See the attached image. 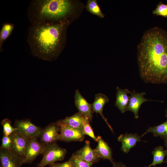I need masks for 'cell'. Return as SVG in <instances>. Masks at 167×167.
I'll list each match as a JSON object with an SVG mask.
<instances>
[{
  "label": "cell",
  "mask_w": 167,
  "mask_h": 167,
  "mask_svg": "<svg viewBox=\"0 0 167 167\" xmlns=\"http://www.w3.org/2000/svg\"><path fill=\"white\" fill-rule=\"evenodd\" d=\"M139 74L146 83H167V32L157 27L144 33L138 46Z\"/></svg>",
  "instance_id": "cell-1"
},
{
  "label": "cell",
  "mask_w": 167,
  "mask_h": 167,
  "mask_svg": "<svg viewBox=\"0 0 167 167\" xmlns=\"http://www.w3.org/2000/svg\"><path fill=\"white\" fill-rule=\"evenodd\" d=\"M68 23L69 21L32 23L27 41L32 55L46 61L52 60L57 57L62 48Z\"/></svg>",
  "instance_id": "cell-2"
},
{
  "label": "cell",
  "mask_w": 167,
  "mask_h": 167,
  "mask_svg": "<svg viewBox=\"0 0 167 167\" xmlns=\"http://www.w3.org/2000/svg\"><path fill=\"white\" fill-rule=\"evenodd\" d=\"M73 6L68 0H35L31 2L27 11L31 24L58 23L69 21Z\"/></svg>",
  "instance_id": "cell-3"
},
{
  "label": "cell",
  "mask_w": 167,
  "mask_h": 167,
  "mask_svg": "<svg viewBox=\"0 0 167 167\" xmlns=\"http://www.w3.org/2000/svg\"><path fill=\"white\" fill-rule=\"evenodd\" d=\"M66 153V150L62 148L56 142L46 145L43 157L36 167H45L58 161L64 160Z\"/></svg>",
  "instance_id": "cell-4"
},
{
  "label": "cell",
  "mask_w": 167,
  "mask_h": 167,
  "mask_svg": "<svg viewBox=\"0 0 167 167\" xmlns=\"http://www.w3.org/2000/svg\"><path fill=\"white\" fill-rule=\"evenodd\" d=\"M13 127L16 128L17 132L29 140L37 139L42 129L34 124L28 119L16 120Z\"/></svg>",
  "instance_id": "cell-5"
},
{
  "label": "cell",
  "mask_w": 167,
  "mask_h": 167,
  "mask_svg": "<svg viewBox=\"0 0 167 167\" xmlns=\"http://www.w3.org/2000/svg\"><path fill=\"white\" fill-rule=\"evenodd\" d=\"M60 127L58 123L53 122L42 129L39 138L40 141L46 146L59 140Z\"/></svg>",
  "instance_id": "cell-6"
},
{
  "label": "cell",
  "mask_w": 167,
  "mask_h": 167,
  "mask_svg": "<svg viewBox=\"0 0 167 167\" xmlns=\"http://www.w3.org/2000/svg\"><path fill=\"white\" fill-rule=\"evenodd\" d=\"M46 146L37 139L29 140L25 150L24 164H29L32 162L37 156L43 154Z\"/></svg>",
  "instance_id": "cell-7"
},
{
  "label": "cell",
  "mask_w": 167,
  "mask_h": 167,
  "mask_svg": "<svg viewBox=\"0 0 167 167\" xmlns=\"http://www.w3.org/2000/svg\"><path fill=\"white\" fill-rule=\"evenodd\" d=\"M60 127L59 140L67 142L82 141L85 138L82 131L57 121Z\"/></svg>",
  "instance_id": "cell-8"
},
{
  "label": "cell",
  "mask_w": 167,
  "mask_h": 167,
  "mask_svg": "<svg viewBox=\"0 0 167 167\" xmlns=\"http://www.w3.org/2000/svg\"><path fill=\"white\" fill-rule=\"evenodd\" d=\"M75 104L78 113L89 122L92 121L93 112L92 104L89 103L80 93L79 90L75 91Z\"/></svg>",
  "instance_id": "cell-9"
},
{
  "label": "cell",
  "mask_w": 167,
  "mask_h": 167,
  "mask_svg": "<svg viewBox=\"0 0 167 167\" xmlns=\"http://www.w3.org/2000/svg\"><path fill=\"white\" fill-rule=\"evenodd\" d=\"M11 135L12 140L11 152L24 160L29 140L16 131L13 132Z\"/></svg>",
  "instance_id": "cell-10"
},
{
  "label": "cell",
  "mask_w": 167,
  "mask_h": 167,
  "mask_svg": "<svg viewBox=\"0 0 167 167\" xmlns=\"http://www.w3.org/2000/svg\"><path fill=\"white\" fill-rule=\"evenodd\" d=\"M0 167H20L24 164L23 159L11 151L0 148Z\"/></svg>",
  "instance_id": "cell-11"
},
{
  "label": "cell",
  "mask_w": 167,
  "mask_h": 167,
  "mask_svg": "<svg viewBox=\"0 0 167 167\" xmlns=\"http://www.w3.org/2000/svg\"><path fill=\"white\" fill-rule=\"evenodd\" d=\"M130 96L126 111L132 112L135 118L137 119L139 118V111L142 104L145 102L151 100L147 99L144 97L146 94L144 92H136L134 90L133 92H130Z\"/></svg>",
  "instance_id": "cell-12"
},
{
  "label": "cell",
  "mask_w": 167,
  "mask_h": 167,
  "mask_svg": "<svg viewBox=\"0 0 167 167\" xmlns=\"http://www.w3.org/2000/svg\"><path fill=\"white\" fill-rule=\"evenodd\" d=\"M142 135L137 133H126L121 134L118 137V140L121 143V150L124 153H127L133 147L135 146L137 142L141 141Z\"/></svg>",
  "instance_id": "cell-13"
},
{
  "label": "cell",
  "mask_w": 167,
  "mask_h": 167,
  "mask_svg": "<svg viewBox=\"0 0 167 167\" xmlns=\"http://www.w3.org/2000/svg\"><path fill=\"white\" fill-rule=\"evenodd\" d=\"M74 154L92 164L97 163L101 159L96 152L94 149L91 148L90 142L88 140L85 142V144L83 147Z\"/></svg>",
  "instance_id": "cell-14"
},
{
  "label": "cell",
  "mask_w": 167,
  "mask_h": 167,
  "mask_svg": "<svg viewBox=\"0 0 167 167\" xmlns=\"http://www.w3.org/2000/svg\"><path fill=\"white\" fill-rule=\"evenodd\" d=\"M109 101V99L105 95L102 93H98L95 95V99L92 104L93 112L98 113L106 122L111 131L113 132V128L109 123L107 119L105 117L103 111L104 105Z\"/></svg>",
  "instance_id": "cell-15"
},
{
  "label": "cell",
  "mask_w": 167,
  "mask_h": 167,
  "mask_svg": "<svg viewBox=\"0 0 167 167\" xmlns=\"http://www.w3.org/2000/svg\"><path fill=\"white\" fill-rule=\"evenodd\" d=\"M116 89L115 106L121 113H124L126 111L130 99V96L128 94L130 92L127 89H122L118 87H116Z\"/></svg>",
  "instance_id": "cell-16"
},
{
  "label": "cell",
  "mask_w": 167,
  "mask_h": 167,
  "mask_svg": "<svg viewBox=\"0 0 167 167\" xmlns=\"http://www.w3.org/2000/svg\"><path fill=\"white\" fill-rule=\"evenodd\" d=\"M97 138L98 143L96 147L94 149L96 152L101 159L108 160L113 164L115 162L112 158L111 148L101 137L98 136Z\"/></svg>",
  "instance_id": "cell-17"
},
{
  "label": "cell",
  "mask_w": 167,
  "mask_h": 167,
  "mask_svg": "<svg viewBox=\"0 0 167 167\" xmlns=\"http://www.w3.org/2000/svg\"><path fill=\"white\" fill-rule=\"evenodd\" d=\"M85 118L79 113L58 120L59 122L66 125L82 131L84 121Z\"/></svg>",
  "instance_id": "cell-18"
},
{
  "label": "cell",
  "mask_w": 167,
  "mask_h": 167,
  "mask_svg": "<svg viewBox=\"0 0 167 167\" xmlns=\"http://www.w3.org/2000/svg\"><path fill=\"white\" fill-rule=\"evenodd\" d=\"M153 156L152 162L149 165L145 167L156 166L157 165L164 163V159L167 155V149H165L161 146H157L152 152Z\"/></svg>",
  "instance_id": "cell-19"
},
{
  "label": "cell",
  "mask_w": 167,
  "mask_h": 167,
  "mask_svg": "<svg viewBox=\"0 0 167 167\" xmlns=\"http://www.w3.org/2000/svg\"><path fill=\"white\" fill-rule=\"evenodd\" d=\"M151 133L155 137H160L164 140L167 138V120L157 126L148 128L142 135L143 136L148 133Z\"/></svg>",
  "instance_id": "cell-20"
},
{
  "label": "cell",
  "mask_w": 167,
  "mask_h": 167,
  "mask_svg": "<svg viewBox=\"0 0 167 167\" xmlns=\"http://www.w3.org/2000/svg\"><path fill=\"white\" fill-rule=\"evenodd\" d=\"M13 24L6 22L2 24L0 31V51H3V45L4 42L9 36L14 29Z\"/></svg>",
  "instance_id": "cell-21"
},
{
  "label": "cell",
  "mask_w": 167,
  "mask_h": 167,
  "mask_svg": "<svg viewBox=\"0 0 167 167\" xmlns=\"http://www.w3.org/2000/svg\"><path fill=\"white\" fill-rule=\"evenodd\" d=\"M86 8L88 11L93 15L101 18L104 17V15L102 12L96 0H88L86 5Z\"/></svg>",
  "instance_id": "cell-22"
},
{
  "label": "cell",
  "mask_w": 167,
  "mask_h": 167,
  "mask_svg": "<svg viewBox=\"0 0 167 167\" xmlns=\"http://www.w3.org/2000/svg\"><path fill=\"white\" fill-rule=\"evenodd\" d=\"M70 159L74 167H92V164L89 163L78 156L73 153Z\"/></svg>",
  "instance_id": "cell-23"
},
{
  "label": "cell",
  "mask_w": 167,
  "mask_h": 167,
  "mask_svg": "<svg viewBox=\"0 0 167 167\" xmlns=\"http://www.w3.org/2000/svg\"><path fill=\"white\" fill-rule=\"evenodd\" d=\"M11 121L7 118L3 119L1 122L3 127V131L4 135L8 136L17 131L16 128L12 126Z\"/></svg>",
  "instance_id": "cell-24"
},
{
  "label": "cell",
  "mask_w": 167,
  "mask_h": 167,
  "mask_svg": "<svg viewBox=\"0 0 167 167\" xmlns=\"http://www.w3.org/2000/svg\"><path fill=\"white\" fill-rule=\"evenodd\" d=\"M89 122L87 119L85 118L83 124L82 132L84 135H86L89 136L95 141L97 142V137H96L94 135Z\"/></svg>",
  "instance_id": "cell-25"
},
{
  "label": "cell",
  "mask_w": 167,
  "mask_h": 167,
  "mask_svg": "<svg viewBox=\"0 0 167 167\" xmlns=\"http://www.w3.org/2000/svg\"><path fill=\"white\" fill-rule=\"evenodd\" d=\"M152 13L157 15L167 18V2L165 4L160 2Z\"/></svg>",
  "instance_id": "cell-26"
},
{
  "label": "cell",
  "mask_w": 167,
  "mask_h": 167,
  "mask_svg": "<svg viewBox=\"0 0 167 167\" xmlns=\"http://www.w3.org/2000/svg\"><path fill=\"white\" fill-rule=\"evenodd\" d=\"M12 143L11 134L8 136L4 135L2 139V144L0 148H5L11 151Z\"/></svg>",
  "instance_id": "cell-27"
},
{
  "label": "cell",
  "mask_w": 167,
  "mask_h": 167,
  "mask_svg": "<svg viewBox=\"0 0 167 167\" xmlns=\"http://www.w3.org/2000/svg\"><path fill=\"white\" fill-rule=\"evenodd\" d=\"M49 165L50 167H74L70 159L68 161L63 163H55Z\"/></svg>",
  "instance_id": "cell-28"
},
{
  "label": "cell",
  "mask_w": 167,
  "mask_h": 167,
  "mask_svg": "<svg viewBox=\"0 0 167 167\" xmlns=\"http://www.w3.org/2000/svg\"><path fill=\"white\" fill-rule=\"evenodd\" d=\"M113 165V167H127L124 164L121 162H115Z\"/></svg>",
  "instance_id": "cell-29"
},
{
  "label": "cell",
  "mask_w": 167,
  "mask_h": 167,
  "mask_svg": "<svg viewBox=\"0 0 167 167\" xmlns=\"http://www.w3.org/2000/svg\"><path fill=\"white\" fill-rule=\"evenodd\" d=\"M165 142V145L167 149V138L164 140Z\"/></svg>",
  "instance_id": "cell-30"
},
{
  "label": "cell",
  "mask_w": 167,
  "mask_h": 167,
  "mask_svg": "<svg viewBox=\"0 0 167 167\" xmlns=\"http://www.w3.org/2000/svg\"><path fill=\"white\" fill-rule=\"evenodd\" d=\"M166 159L164 161V163H165L167 164V155L166 156Z\"/></svg>",
  "instance_id": "cell-31"
},
{
  "label": "cell",
  "mask_w": 167,
  "mask_h": 167,
  "mask_svg": "<svg viewBox=\"0 0 167 167\" xmlns=\"http://www.w3.org/2000/svg\"><path fill=\"white\" fill-rule=\"evenodd\" d=\"M165 117L167 118V109H166L165 110Z\"/></svg>",
  "instance_id": "cell-32"
}]
</instances>
